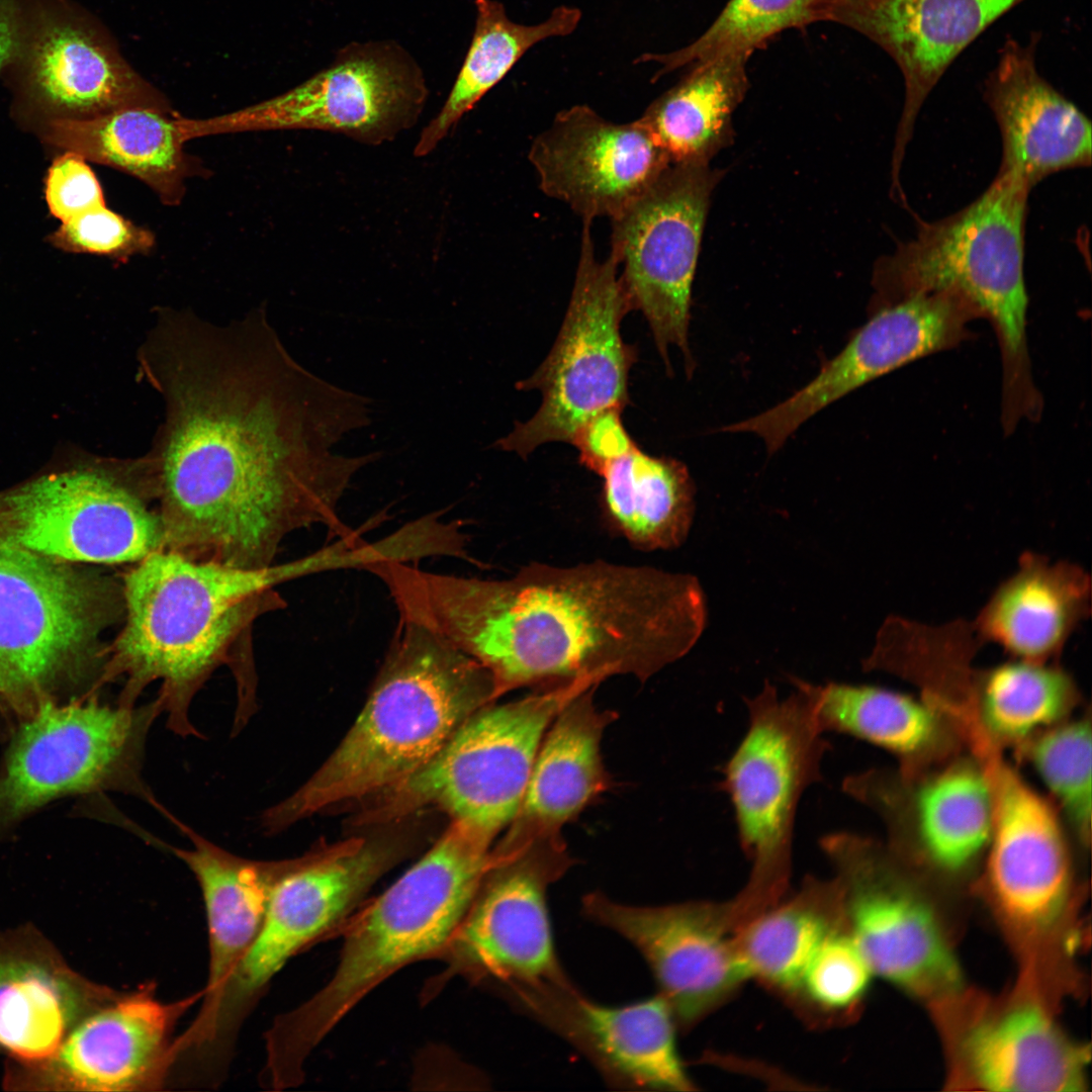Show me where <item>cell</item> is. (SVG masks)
I'll return each mask as SVG.
<instances>
[{"label": "cell", "mask_w": 1092, "mask_h": 1092, "mask_svg": "<svg viewBox=\"0 0 1092 1092\" xmlns=\"http://www.w3.org/2000/svg\"><path fill=\"white\" fill-rule=\"evenodd\" d=\"M142 366L166 404L149 461L165 549L261 568L295 530L349 532L340 500L375 456L331 448L370 423L369 398L302 368L259 315L218 328L161 314Z\"/></svg>", "instance_id": "1"}, {"label": "cell", "mask_w": 1092, "mask_h": 1092, "mask_svg": "<svg viewBox=\"0 0 1092 1092\" xmlns=\"http://www.w3.org/2000/svg\"><path fill=\"white\" fill-rule=\"evenodd\" d=\"M381 580L399 619L476 659L498 697L578 678L645 680L689 653L707 620L695 576L647 565L533 562L483 579L391 563Z\"/></svg>", "instance_id": "2"}, {"label": "cell", "mask_w": 1092, "mask_h": 1092, "mask_svg": "<svg viewBox=\"0 0 1092 1092\" xmlns=\"http://www.w3.org/2000/svg\"><path fill=\"white\" fill-rule=\"evenodd\" d=\"M496 698L493 676L481 663L429 628L399 619L355 723L299 790L264 813L265 831L392 788Z\"/></svg>", "instance_id": "3"}, {"label": "cell", "mask_w": 1092, "mask_h": 1092, "mask_svg": "<svg viewBox=\"0 0 1092 1092\" xmlns=\"http://www.w3.org/2000/svg\"><path fill=\"white\" fill-rule=\"evenodd\" d=\"M328 568L323 549L261 568L193 559L169 549L151 553L123 579L125 624L106 667L111 675L126 676L119 703L134 705L140 692L160 679L158 699L169 728L181 736L197 735L188 717L194 694L257 612L276 605L274 587Z\"/></svg>", "instance_id": "4"}, {"label": "cell", "mask_w": 1092, "mask_h": 1092, "mask_svg": "<svg viewBox=\"0 0 1092 1092\" xmlns=\"http://www.w3.org/2000/svg\"><path fill=\"white\" fill-rule=\"evenodd\" d=\"M1029 191L999 170L963 209L932 222L920 221L916 236L879 260L873 276L872 309L914 294L952 290L991 323L1001 354L1005 433L1023 420L1036 421L1042 412L1028 350L1023 274Z\"/></svg>", "instance_id": "5"}, {"label": "cell", "mask_w": 1092, "mask_h": 1092, "mask_svg": "<svg viewBox=\"0 0 1092 1092\" xmlns=\"http://www.w3.org/2000/svg\"><path fill=\"white\" fill-rule=\"evenodd\" d=\"M493 861L491 843L450 826L429 851L343 924L331 980L278 1017L279 1033L306 1057L372 989L407 964L437 958L464 918Z\"/></svg>", "instance_id": "6"}, {"label": "cell", "mask_w": 1092, "mask_h": 1092, "mask_svg": "<svg viewBox=\"0 0 1092 1092\" xmlns=\"http://www.w3.org/2000/svg\"><path fill=\"white\" fill-rule=\"evenodd\" d=\"M599 684L592 678L552 682L520 700L484 706L428 763L373 796L360 819L386 822L432 806L492 843L521 807L552 721L569 701Z\"/></svg>", "instance_id": "7"}, {"label": "cell", "mask_w": 1092, "mask_h": 1092, "mask_svg": "<svg viewBox=\"0 0 1092 1092\" xmlns=\"http://www.w3.org/2000/svg\"><path fill=\"white\" fill-rule=\"evenodd\" d=\"M112 599L74 563L0 545V701L28 716L89 684Z\"/></svg>", "instance_id": "8"}, {"label": "cell", "mask_w": 1092, "mask_h": 1092, "mask_svg": "<svg viewBox=\"0 0 1092 1092\" xmlns=\"http://www.w3.org/2000/svg\"><path fill=\"white\" fill-rule=\"evenodd\" d=\"M786 698L765 682L746 700L747 730L723 767L740 846L750 861L738 900L760 912L778 903L792 866L795 817L806 789L822 779L829 742L803 680Z\"/></svg>", "instance_id": "9"}, {"label": "cell", "mask_w": 1092, "mask_h": 1092, "mask_svg": "<svg viewBox=\"0 0 1092 1092\" xmlns=\"http://www.w3.org/2000/svg\"><path fill=\"white\" fill-rule=\"evenodd\" d=\"M582 221L573 288L557 339L535 372L516 385L539 390L542 402L531 419L516 423L493 444L524 459L549 442L570 444L589 418L630 403L629 373L637 353L623 341L621 323L632 309L618 262L611 254L597 259L593 221Z\"/></svg>", "instance_id": "10"}, {"label": "cell", "mask_w": 1092, "mask_h": 1092, "mask_svg": "<svg viewBox=\"0 0 1092 1092\" xmlns=\"http://www.w3.org/2000/svg\"><path fill=\"white\" fill-rule=\"evenodd\" d=\"M158 700L111 707L96 700L48 703L26 716L0 772V837L23 817L62 796L111 790L149 802L142 778Z\"/></svg>", "instance_id": "11"}, {"label": "cell", "mask_w": 1092, "mask_h": 1092, "mask_svg": "<svg viewBox=\"0 0 1092 1092\" xmlns=\"http://www.w3.org/2000/svg\"><path fill=\"white\" fill-rule=\"evenodd\" d=\"M422 69L391 40L351 42L292 89L208 118L180 116L185 142L256 130L318 129L379 145L414 125L428 98Z\"/></svg>", "instance_id": "12"}, {"label": "cell", "mask_w": 1092, "mask_h": 1092, "mask_svg": "<svg viewBox=\"0 0 1092 1092\" xmlns=\"http://www.w3.org/2000/svg\"><path fill=\"white\" fill-rule=\"evenodd\" d=\"M492 853L469 909L437 957L447 964L438 987L456 975L498 991L571 982L555 950L547 905L550 885L573 863L561 835Z\"/></svg>", "instance_id": "13"}, {"label": "cell", "mask_w": 1092, "mask_h": 1092, "mask_svg": "<svg viewBox=\"0 0 1092 1092\" xmlns=\"http://www.w3.org/2000/svg\"><path fill=\"white\" fill-rule=\"evenodd\" d=\"M722 172L709 164H670L620 214L611 218L610 254L623 266L631 309L642 312L666 371L668 348L680 349L691 374L692 286L712 193Z\"/></svg>", "instance_id": "14"}, {"label": "cell", "mask_w": 1092, "mask_h": 1092, "mask_svg": "<svg viewBox=\"0 0 1092 1092\" xmlns=\"http://www.w3.org/2000/svg\"><path fill=\"white\" fill-rule=\"evenodd\" d=\"M390 847L352 839L298 857L277 883L255 939L233 969L204 1022L233 1037L272 978L307 945L339 931L397 859Z\"/></svg>", "instance_id": "15"}, {"label": "cell", "mask_w": 1092, "mask_h": 1092, "mask_svg": "<svg viewBox=\"0 0 1092 1092\" xmlns=\"http://www.w3.org/2000/svg\"><path fill=\"white\" fill-rule=\"evenodd\" d=\"M2 73L22 101L51 118H92L130 107L174 112L105 26L74 0H21Z\"/></svg>", "instance_id": "16"}, {"label": "cell", "mask_w": 1092, "mask_h": 1092, "mask_svg": "<svg viewBox=\"0 0 1092 1092\" xmlns=\"http://www.w3.org/2000/svg\"><path fill=\"white\" fill-rule=\"evenodd\" d=\"M0 545L74 564L139 562L164 548V530L117 477L74 469L0 492Z\"/></svg>", "instance_id": "17"}, {"label": "cell", "mask_w": 1092, "mask_h": 1092, "mask_svg": "<svg viewBox=\"0 0 1092 1092\" xmlns=\"http://www.w3.org/2000/svg\"><path fill=\"white\" fill-rule=\"evenodd\" d=\"M872 311L810 382L769 410L731 424L730 431L757 435L772 454L831 402L897 368L957 347L969 338L970 323L982 317L969 299L952 290L914 294Z\"/></svg>", "instance_id": "18"}, {"label": "cell", "mask_w": 1092, "mask_h": 1092, "mask_svg": "<svg viewBox=\"0 0 1092 1092\" xmlns=\"http://www.w3.org/2000/svg\"><path fill=\"white\" fill-rule=\"evenodd\" d=\"M819 843L842 886L848 931L873 974L922 995L959 987L961 971L935 915L890 883L878 846L844 831Z\"/></svg>", "instance_id": "19"}, {"label": "cell", "mask_w": 1092, "mask_h": 1092, "mask_svg": "<svg viewBox=\"0 0 1092 1092\" xmlns=\"http://www.w3.org/2000/svg\"><path fill=\"white\" fill-rule=\"evenodd\" d=\"M582 912L637 948L677 1027L695 1024L748 979L736 952L729 903L638 906L594 892L582 898Z\"/></svg>", "instance_id": "20"}, {"label": "cell", "mask_w": 1092, "mask_h": 1092, "mask_svg": "<svg viewBox=\"0 0 1092 1092\" xmlns=\"http://www.w3.org/2000/svg\"><path fill=\"white\" fill-rule=\"evenodd\" d=\"M499 992L579 1051L616 1088L696 1089L678 1054L674 1015L658 993L614 1006L589 999L572 982L517 985Z\"/></svg>", "instance_id": "21"}, {"label": "cell", "mask_w": 1092, "mask_h": 1092, "mask_svg": "<svg viewBox=\"0 0 1092 1092\" xmlns=\"http://www.w3.org/2000/svg\"><path fill=\"white\" fill-rule=\"evenodd\" d=\"M166 1003L146 985L86 1015L49 1059L14 1064L8 1084L41 1090L152 1091L176 1063L177 1020L197 999Z\"/></svg>", "instance_id": "22"}, {"label": "cell", "mask_w": 1092, "mask_h": 1092, "mask_svg": "<svg viewBox=\"0 0 1092 1092\" xmlns=\"http://www.w3.org/2000/svg\"><path fill=\"white\" fill-rule=\"evenodd\" d=\"M528 157L541 190L592 221L620 214L670 165L640 118L616 123L587 105L558 112Z\"/></svg>", "instance_id": "23"}, {"label": "cell", "mask_w": 1092, "mask_h": 1092, "mask_svg": "<svg viewBox=\"0 0 1092 1092\" xmlns=\"http://www.w3.org/2000/svg\"><path fill=\"white\" fill-rule=\"evenodd\" d=\"M1025 0H831L827 21L883 50L903 78L904 103L892 158V183L925 100L958 57Z\"/></svg>", "instance_id": "24"}, {"label": "cell", "mask_w": 1092, "mask_h": 1092, "mask_svg": "<svg viewBox=\"0 0 1092 1092\" xmlns=\"http://www.w3.org/2000/svg\"><path fill=\"white\" fill-rule=\"evenodd\" d=\"M980 757L993 802L987 862L991 893L1013 924L1044 929L1061 915L1071 886L1060 820L1052 805L999 759L995 748Z\"/></svg>", "instance_id": "25"}, {"label": "cell", "mask_w": 1092, "mask_h": 1092, "mask_svg": "<svg viewBox=\"0 0 1092 1092\" xmlns=\"http://www.w3.org/2000/svg\"><path fill=\"white\" fill-rule=\"evenodd\" d=\"M1040 38L1008 37L983 88L1001 134L999 170L1029 190L1052 173L1089 166L1092 157L1089 118L1038 72Z\"/></svg>", "instance_id": "26"}, {"label": "cell", "mask_w": 1092, "mask_h": 1092, "mask_svg": "<svg viewBox=\"0 0 1092 1092\" xmlns=\"http://www.w3.org/2000/svg\"><path fill=\"white\" fill-rule=\"evenodd\" d=\"M116 995L75 973L39 938H0V1052L17 1065L51 1058L81 1019Z\"/></svg>", "instance_id": "27"}, {"label": "cell", "mask_w": 1092, "mask_h": 1092, "mask_svg": "<svg viewBox=\"0 0 1092 1092\" xmlns=\"http://www.w3.org/2000/svg\"><path fill=\"white\" fill-rule=\"evenodd\" d=\"M596 688L569 701L546 731L537 752L521 807L496 845L502 851L560 835L561 827L609 789L601 757L604 730L615 713L599 711Z\"/></svg>", "instance_id": "28"}, {"label": "cell", "mask_w": 1092, "mask_h": 1092, "mask_svg": "<svg viewBox=\"0 0 1092 1092\" xmlns=\"http://www.w3.org/2000/svg\"><path fill=\"white\" fill-rule=\"evenodd\" d=\"M1088 573L1069 561L1026 552L972 623L980 642L1012 658L1048 663L1090 615Z\"/></svg>", "instance_id": "29"}, {"label": "cell", "mask_w": 1092, "mask_h": 1092, "mask_svg": "<svg viewBox=\"0 0 1092 1092\" xmlns=\"http://www.w3.org/2000/svg\"><path fill=\"white\" fill-rule=\"evenodd\" d=\"M189 849L168 846L194 875L202 894L208 932V977L199 1011L216 999L235 966L255 939L271 895L297 858L259 861L237 856L174 819Z\"/></svg>", "instance_id": "30"}, {"label": "cell", "mask_w": 1092, "mask_h": 1092, "mask_svg": "<svg viewBox=\"0 0 1092 1092\" xmlns=\"http://www.w3.org/2000/svg\"><path fill=\"white\" fill-rule=\"evenodd\" d=\"M178 115L130 107L92 118H51L46 138L67 152L141 180L162 203L175 206L186 193L187 179L207 171L184 150Z\"/></svg>", "instance_id": "31"}, {"label": "cell", "mask_w": 1092, "mask_h": 1092, "mask_svg": "<svg viewBox=\"0 0 1092 1092\" xmlns=\"http://www.w3.org/2000/svg\"><path fill=\"white\" fill-rule=\"evenodd\" d=\"M966 1053L973 1077L987 1090L1071 1092L1086 1084L1087 1052L1035 1004L978 1025Z\"/></svg>", "instance_id": "32"}, {"label": "cell", "mask_w": 1092, "mask_h": 1092, "mask_svg": "<svg viewBox=\"0 0 1092 1092\" xmlns=\"http://www.w3.org/2000/svg\"><path fill=\"white\" fill-rule=\"evenodd\" d=\"M749 58L726 54L689 72L646 108L641 121L670 164H709L732 138V115L749 87Z\"/></svg>", "instance_id": "33"}, {"label": "cell", "mask_w": 1092, "mask_h": 1092, "mask_svg": "<svg viewBox=\"0 0 1092 1092\" xmlns=\"http://www.w3.org/2000/svg\"><path fill=\"white\" fill-rule=\"evenodd\" d=\"M846 926L839 880L808 878L797 895L743 923L734 931L733 939L748 978L795 995L819 946Z\"/></svg>", "instance_id": "34"}, {"label": "cell", "mask_w": 1092, "mask_h": 1092, "mask_svg": "<svg viewBox=\"0 0 1092 1092\" xmlns=\"http://www.w3.org/2000/svg\"><path fill=\"white\" fill-rule=\"evenodd\" d=\"M599 476L605 517L634 547L668 550L685 542L695 513V485L682 462L636 446Z\"/></svg>", "instance_id": "35"}, {"label": "cell", "mask_w": 1092, "mask_h": 1092, "mask_svg": "<svg viewBox=\"0 0 1092 1092\" xmlns=\"http://www.w3.org/2000/svg\"><path fill=\"white\" fill-rule=\"evenodd\" d=\"M473 35L464 62L438 114L423 128L414 155L430 154L452 127L513 69L536 43L572 33L581 19L578 8L556 7L541 23L511 20L497 0H475Z\"/></svg>", "instance_id": "36"}, {"label": "cell", "mask_w": 1092, "mask_h": 1092, "mask_svg": "<svg viewBox=\"0 0 1092 1092\" xmlns=\"http://www.w3.org/2000/svg\"><path fill=\"white\" fill-rule=\"evenodd\" d=\"M804 686L825 733L852 736L903 757L929 750L938 739L940 725L930 703L868 685Z\"/></svg>", "instance_id": "37"}, {"label": "cell", "mask_w": 1092, "mask_h": 1092, "mask_svg": "<svg viewBox=\"0 0 1092 1092\" xmlns=\"http://www.w3.org/2000/svg\"><path fill=\"white\" fill-rule=\"evenodd\" d=\"M968 696L987 736L1011 741L1057 723L1079 695L1061 667L1013 658L983 671L972 668Z\"/></svg>", "instance_id": "38"}, {"label": "cell", "mask_w": 1092, "mask_h": 1092, "mask_svg": "<svg viewBox=\"0 0 1092 1092\" xmlns=\"http://www.w3.org/2000/svg\"><path fill=\"white\" fill-rule=\"evenodd\" d=\"M922 847L945 870H960L989 844L993 802L983 768L956 765L927 781L916 799Z\"/></svg>", "instance_id": "39"}, {"label": "cell", "mask_w": 1092, "mask_h": 1092, "mask_svg": "<svg viewBox=\"0 0 1092 1092\" xmlns=\"http://www.w3.org/2000/svg\"><path fill=\"white\" fill-rule=\"evenodd\" d=\"M831 0H729L693 42L666 54H644L637 63L660 65L653 81L674 70L726 54L749 58L789 29L827 21Z\"/></svg>", "instance_id": "40"}, {"label": "cell", "mask_w": 1092, "mask_h": 1092, "mask_svg": "<svg viewBox=\"0 0 1092 1092\" xmlns=\"http://www.w3.org/2000/svg\"><path fill=\"white\" fill-rule=\"evenodd\" d=\"M1027 758L1083 839L1090 835L1091 728L1077 720L1052 728L1028 744Z\"/></svg>", "instance_id": "41"}, {"label": "cell", "mask_w": 1092, "mask_h": 1092, "mask_svg": "<svg viewBox=\"0 0 1092 1092\" xmlns=\"http://www.w3.org/2000/svg\"><path fill=\"white\" fill-rule=\"evenodd\" d=\"M872 975L846 926L833 932L819 946L795 995L818 1010L841 1014L861 1000Z\"/></svg>", "instance_id": "42"}, {"label": "cell", "mask_w": 1092, "mask_h": 1092, "mask_svg": "<svg viewBox=\"0 0 1092 1092\" xmlns=\"http://www.w3.org/2000/svg\"><path fill=\"white\" fill-rule=\"evenodd\" d=\"M50 242L66 252L86 253L127 259L150 252L155 235L114 212L106 204L98 205L63 221Z\"/></svg>", "instance_id": "43"}, {"label": "cell", "mask_w": 1092, "mask_h": 1092, "mask_svg": "<svg viewBox=\"0 0 1092 1092\" xmlns=\"http://www.w3.org/2000/svg\"><path fill=\"white\" fill-rule=\"evenodd\" d=\"M86 161L76 153L66 152L48 171L46 200L51 213L62 222L106 204L101 185Z\"/></svg>", "instance_id": "44"}, {"label": "cell", "mask_w": 1092, "mask_h": 1092, "mask_svg": "<svg viewBox=\"0 0 1092 1092\" xmlns=\"http://www.w3.org/2000/svg\"><path fill=\"white\" fill-rule=\"evenodd\" d=\"M622 411L611 407L596 414L575 432L570 442L579 453L580 464L598 475L609 463L637 446L623 425Z\"/></svg>", "instance_id": "45"}, {"label": "cell", "mask_w": 1092, "mask_h": 1092, "mask_svg": "<svg viewBox=\"0 0 1092 1092\" xmlns=\"http://www.w3.org/2000/svg\"><path fill=\"white\" fill-rule=\"evenodd\" d=\"M21 0H0V73H2L12 52Z\"/></svg>", "instance_id": "46"}]
</instances>
